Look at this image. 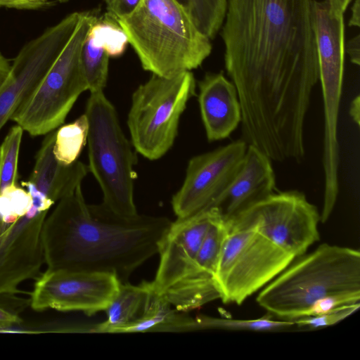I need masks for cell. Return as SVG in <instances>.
I'll use <instances>...</instances> for the list:
<instances>
[{"label":"cell","mask_w":360,"mask_h":360,"mask_svg":"<svg viewBox=\"0 0 360 360\" xmlns=\"http://www.w3.org/2000/svg\"><path fill=\"white\" fill-rule=\"evenodd\" d=\"M314 0H228L221 36L238 94L242 139L271 160L302 162L319 80Z\"/></svg>","instance_id":"obj_1"},{"label":"cell","mask_w":360,"mask_h":360,"mask_svg":"<svg viewBox=\"0 0 360 360\" xmlns=\"http://www.w3.org/2000/svg\"><path fill=\"white\" fill-rule=\"evenodd\" d=\"M46 218L41 242L48 270L113 274L121 283L158 252L171 221L165 217L117 215L88 205L81 186Z\"/></svg>","instance_id":"obj_2"},{"label":"cell","mask_w":360,"mask_h":360,"mask_svg":"<svg viewBox=\"0 0 360 360\" xmlns=\"http://www.w3.org/2000/svg\"><path fill=\"white\" fill-rule=\"evenodd\" d=\"M266 285L257 304L280 319L311 316L323 300L333 297L360 302V252L323 243L296 257Z\"/></svg>","instance_id":"obj_3"},{"label":"cell","mask_w":360,"mask_h":360,"mask_svg":"<svg viewBox=\"0 0 360 360\" xmlns=\"http://www.w3.org/2000/svg\"><path fill=\"white\" fill-rule=\"evenodd\" d=\"M116 20L142 68L152 74L172 77L191 71L212 52L210 39L179 0H141L131 13Z\"/></svg>","instance_id":"obj_4"},{"label":"cell","mask_w":360,"mask_h":360,"mask_svg":"<svg viewBox=\"0 0 360 360\" xmlns=\"http://www.w3.org/2000/svg\"><path fill=\"white\" fill-rule=\"evenodd\" d=\"M0 193V295L20 292L27 279L37 278L44 263L41 232L55 203L32 182L22 181Z\"/></svg>","instance_id":"obj_5"},{"label":"cell","mask_w":360,"mask_h":360,"mask_svg":"<svg viewBox=\"0 0 360 360\" xmlns=\"http://www.w3.org/2000/svg\"><path fill=\"white\" fill-rule=\"evenodd\" d=\"M84 114L89 124L88 167L101 188L102 204L122 217L138 214L134 200L137 158L115 107L103 91L91 92Z\"/></svg>","instance_id":"obj_6"},{"label":"cell","mask_w":360,"mask_h":360,"mask_svg":"<svg viewBox=\"0 0 360 360\" xmlns=\"http://www.w3.org/2000/svg\"><path fill=\"white\" fill-rule=\"evenodd\" d=\"M98 13V9L84 11L58 58L12 115L11 120L31 136L46 135L62 125L79 95L88 90L81 54Z\"/></svg>","instance_id":"obj_7"},{"label":"cell","mask_w":360,"mask_h":360,"mask_svg":"<svg viewBox=\"0 0 360 360\" xmlns=\"http://www.w3.org/2000/svg\"><path fill=\"white\" fill-rule=\"evenodd\" d=\"M195 93L191 71L172 77L152 74L133 93L127 125L136 151L148 160L162 158L172 148L181 115Z\"/></svg>","instance_id":"obj_8"},{"label":"cell","mask_w":360,"mask_h":360,"mask_svg":"<svg viewBox=\"0 0 360 360\" xmlns=\"http://www.w3.org/2000/svg\"><path fill=\"white\" fill-rule=\"evenodd\" d=\"M295 259L254 229H230L214 275L220 299L241 304Z\"/></svg>","instance_id":"obj_9"},{"label":"cell","mask_w":360,"mask_h":360,"mask_svg":"<svg viewBox=\"0 0 360 360\" xmlns=\"http://www.w3.org/2000/svg\"><path fill=\"white\" fill-rule=\"evenodd\" d=\"M227 219L230 229H254L295 258L320 238V213L296 190L274 193Z\"/></svg>","instance_id":"obj_10"},{"label":"cell","mask_w":360,"mask_h":360,"mask_svg":"<svg viewBox=\"0 0 360 360\" xmlns=\"http://www.w3.org/2000/svg\"><path fill=\"white\" fill-rule=\"evenodd\" d=\"M83 15V11L68 15L27 42L18 52L11 63L10 77L0 91V130L44 77Z\"/></svg>","instance_id":"obj_11"},{"label":"cell","mask_w":360,"mask_h":360,"mask_svg":"<svg viewBox=\"0 0 360 360\" xmlns=\"http://www.w3.org/2000/svg\"><path fill=\"white\" fill-rule=\"evenodd\" d=\"M247 147L241 139L190 159L184 183L172 200L177 219L217 207L236 174Z\"/></svg>","instance_id":"obj_12"},{"label":"cell","mask_w":360,"mask_h":360,"mask_svg":"<svg viewBox=\"0 0 360 360\" xmlns=\"http://www.w3.org/2000/svg\"><path fill=\"white\" fill-rule=\"evenodd\" d=\"M120 283L110 273L47 269L37 278L31 307L36 311H82L91 316L105 311Z\"/></svg>","instance_id":"obj_13"},{"label":"cell","mask_w":360,"mask_h":360,"mask_svg":"<svg viewBox=\"0 0 360 360\" xmlns=\"http://www.w3.org/2000/svg\"><path fill=\"white\" fill-rule=\"evenodd\" d=\"M221 212L214 207L172 222L159 245V266L151 282L155 292L162 295L188 271L211 223Z\"/></svg>","instance_id":"obj_14"},{"label":"cell","mask_w":360,"mask_h":360,"mask_svg":"<svg viewBox=\"0 0 360 360\" xmlns=\"http://www.w3.org/2000/svg\"><path fill=\"white\" fill-rule=\"evenodd\" d=\"M275 188L276 176L271 159L255 146L248 145L241 164L217 207L229 219L274 193Z\"/></svg>","instance_id":"obj_15"},{"label":"cell","mask_w":360,"mask_h":360,"mask_svg":"<svg viewBox=\"0 0 360 360\" xmlns=\"http://www.w3.org/2000/svg\"><path fill=\"white\" fill-rule=\"evenodd\" d=\"M198 103L209 141L224 139L241 121L236 87L222 72H207L198 82Z\"/></svg>","instance_id":"obj_16"},{"label":"cell","mask_w":360,"mask_h":360,"mask_svg":"<svg viewBox=\"0 0 360 360\" xmlns=\"http://www.w3.org/2000/svg\"><path fill=\"white\" fill-rule=\"evenodd\" d=\"M55 137V130L46 134L28 179L54 202L74 192L89 172L79 160L68 165L59 162L53 153Z\"/></svg>","instance_id":"obj_17"},{"label":"cell","mask_w":360,"mask_h":360,"mask_svg":"<svg viewBox=\"0 0 360 360\" xmlns=\"http://www.w3.org/2000/svg\"><path fill=\"white\" fill-rule=\"evenodd\" d=\"M153 292L151 282L143 281L138 285L129 282L120 283L116 295L105 309L106 321L98 324L92 331L121 333L144 315Z\"/></svg>","instance_id":"obj_18"},{"label":"cell","mask_w":360,"mask_h":360,"mask_svg":"<svg viewBox=\"0 0 360 360\" xmlns=\"http://www.w3.org/2000/svg\"><path fill=\"white\" fill-rule=\"evenodd\" d=\"M110 58L100 39L90 28L81 54L82 69L90 93L103 91L105 87Z\"/></svg>","instance_id":"obj_19"},{"label":"cell","mask_w":360,"mask_h":360,"mask_svg":"<svg viewBox=\"0 0 360 360\" xmlns=\"http://www.w3.org/2000/svg\"><path fill=\"white\" fill-rule=\"evenodd\" d=\"M88 129V120L83 114L56 131L53 153L59 162L68 165L77 160L86 143Z\"/></svg>","instance_id":"obj_20"},{"label":"cell","mask_w":360,"mask_h":360,"mask_svg":"<svg viewBox=\"0 0 360 360\" xmlns=\"http://www.w3.org/2000/svg\"><path fill=\"white\" fill-rule=\"evenodd\" d=\"M186 8L197 28L210 40L224 23L228 0H179Z\"/></svg>","instance_id":"obj_21"},{"label":"cell","mask_w":360,"mask_h":360,"mask_svg":"<svg viewBox=\"0 0 360 360\" xmlns=\"http://www.w3.org/2000/svg\"><path fill=\"white\" fill-rule=\"evenodd\" d=\"M293 321L276 320L270 314L254 319H236L201 316L195 320V328L228 330L283 331L295 328Z\"/></svg>","instance_id":"obj_22"},{"label":"cell","mask_w":360,"mask_h":360,"mask_svg":"<svg viewBox=\"0 0 360 360\" xmlns=\"http://www.w3.org/2000/svg\"><path fill=\"white\" fill-rule=\"evenodd\" d=\"M23 131L20 126H13L0 146V191L18 185V158Z\"/></svg>","instance_id":"obj_23"},{"label":"cell","mask_w":360,"mask_h":360,"mask_svg":"<svg viewBox=\"0 0 360 360\" xmlns=\"http://www.w3.org/2000/svg\"><path fill=\"white\" fill-rule=\"evenodd\" d=\"M91 31L98 37L110 57L121 56L129 44L125 32L117 20L106 13L99 16Z\"/></svg>","instance_id":"obj_24"},{"label":"cell","mask_w":360,"mask_h":360,"mask_svg":"<svg viewBox=\"0 0 360 360\" xmlns=\"http://www.w3.org/2000/svg\"><path fill=\"white\" fill-rule=\"evenodd\" d=\"M360 302L348 304L330 311L301 317L293 320L295 327L302 330H314L335 325L356 311Z\"/></svg>","instance_id":"obj_25"},{"label":"cell","mask_w":360,"mask_h":360,"mask_svg":"<svg viewBox=\"0 0 360 360\" xmlns=\"http://www.w3.org/2000/svg\"><path fill=\"white\" fill-rule=\"evenodd\" d=\"M141 0H104L106 14L117 20L131 13Z\"/></svg>","instance_id":"obj_26"},{"label":"cell","mask_w":360,"mask_h":360,"mask_svg":"<svg viewBox=\"0 0 360 360\" xmlns=\"http://www.w3.org/2000/svg\"><path fill=\"white\" fill-rule=\"evenodd\" d=\"M49 4V0H0V7L17 9H38Z\"/></svg>","instance_id":"obj_27"},{"label":"cell","mask_w":360,"mask_h":360,"mask_svg":"<svg viewBox=\"0 0 360 360\" xmlns=\"http://www.w3.org/2000/svg\"><path fill=\"white\" fill-rule=\"evenodd\" d=\"M345 49L350 57L351 62L356 65L360 63V38L359 34L352 38L346 45Z\"/></svg>","instance_id":"obj_28"},{"label":"cell","mask_w":360,"mask_h":360,"mask_svg":"<svg viewBox=\"0 0 360 360\" xmlns=\"http://www.w3.org/2000/svg\"><path fill=\"white\" fill-rule=\"evenodd\" d=\"M11 72V64L0 51V91L8 82Z\"/></svg>","instance_id":"obj_29"},{"label":"cell","mask_w":360,"mask_h":360,"mask_svg":"<svg viewBox=\"0 0 360 360\" xmlns=\"http://www.w3.org/2000/svg\"><path fill=\"white\" fill-rule=\"evenodd\" d=\"M21 319L15 314H13L1 307H0V328L18 324Z\"/></svg>","instance_id":"obj_30"},{"label":"cell","mask_w":360,"mask_h":360,"mask_svg":"<svg viewBox=\"0 0 360 360\" xmlns=\"http://www.w3.org/2000/svg\"><path fill=\"white\" fill-rule=\"evenodd\" d=\"M352 15L349 21V27H359L360 20V4L359 0H356L352 7Z\"/></svg>","instance_id":"obj_31"},{"label":"cell","mask_w":360,"mask_h":360,"mask_svg":"<svg viewBox=\"0 0 360 360\" xmlns=\"http://www.w3.org/2000/svg\"><path fill=\"white\" fill-rule=\"evenodd\" d=\"M359 96H357L351 103L349 114L353 120L359 125Z\"/></svg>","instance_id":"obj_32"},{"label":"cell","mask_w":360,"mask_h":360,"mask_svg":"<svg viewBox=\"0 0 360 360\" xmlns=\"http://www.w3.org/2000/svg\"><path fill=\"white\" fill-rule=\"evenodd\" d=\"M337 7L340 8L344 13L352 0H330Z\"/></svg>","instance_id":"obj_33"}]
</instances>
